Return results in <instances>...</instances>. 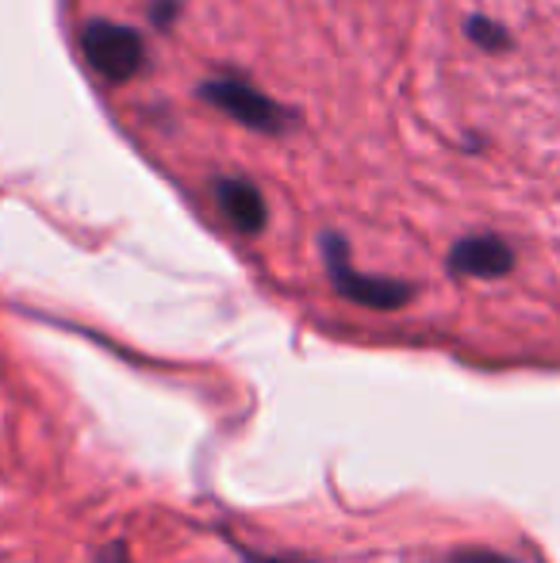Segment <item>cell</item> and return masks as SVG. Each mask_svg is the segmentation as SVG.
I'll return each instance as SVG.
<instances>
[{"label":"cell","instance_id":"obj_1","mask_svg":"<svg viewBox=\"0 0 560 563\" xmlns=\"http://www.w3.org/2000/svg\"><path fill=\"white\" fill-rule=\"evenodd\" d=\"M319 253H322V265H327L330 288H334V296L345 299V303H358V307H365V311H404V307L419 296V288H415L411 280L373 276V273L353 268L350 242H345V234H338V230H322Z\"/></svg>","mask_w":560,"mask_h":563},{"label":"cell","instance_id":"obj_2","mask_svg":"<svg viewBox=\"0 0 560 563\" xmlns=\"http://www.w3.org/2000/svg\"><path fill=\"white\" fill-rule=\"evenodd\" d=\"M196 97L204 100V104H211L216 112H223L227 119H234L239 126H246V131L254 134H270V139H281V134H292L299 126V112L288 104H281V100L265 97L257 85H250L246 77H208V81H200V89H196Z\"/></svg>","mask_w":560,"mask_h":563},{"label":"cell","instance_id":"obj_3","mask_svg":"<svg viewBox=\"0 0 560 563\" xmlns=\"http://www.w3.org/2000/svg\"><path fill=\"white\" fill-rule=\"evenodd\" d=\"M77 46H81V58L89 62L92 74H100L112 85L135 81L150 62L142 31L116 20H89L77 35Z\"/></svg>","mask_w":560,"mask_h":563},{"label":"cell","instance_id":"obj_4","mask_svg":"<svg viewBox=\"0 0 560 563\" xmlns=\"http://www.w3.org/2000/svg\"><path fill=\"white\" fill-rule=\"evenodd\" d=\"M518 265L515 245L507 238L480 230V234H464L449 245L446 253V273L453 280H503Z\"/></svg>","mask_w":560,"mask_h":563},{"label":"cell","instance_id":"obj_5","mask_svg":"<svg viewBox=\"0 0 560 563\" xmlns=\"http://www.w3.org/2000/svg\"><path fill=\"white\" fill-rule=\"evenodd\" d=\"M211 200H216L219 216L242 238H257L270 227V203L250 177H216L211 180Z\"/></svg>","mask_w":560,"mask_h":563},{"label":"cell","instance_id":"obj_6","mask_svg":"<svg viewBox=\"0 0 560 563\" xmlns=\"http://www.w3.org/2000/svg\"><path fill=\"white\" fill-rule=\"evenodd\" d=\"M464 35H469V43L476 46V51H484V54L515 51V35H510L507 23L492 20V15H484V12H476V15H469V20H464Z\"/></svg>","mask_w":560,"mask_h":563},{"label":"cell","instance_id":"obj_7","mask_svg":"<svg viewBox=\"0 0 560 563\" xmlns=\"http://www.w3.org/2000/svg\"><path fill=\"white\" fill-rule=\"evenodd\" d=\"M146 20L154 31H173V23L180 20V0H150Z\"/></svg>","mask_w":560,"mask_h":563},{"label":"cell","instance_id":"obj_8","mask_svg":"<svg viewBox=\"0 0 560 563\" xmlns=\"http://www.w3.org/2000/svg\"><path fill=\"white\" fill-rule=\"evenodd\" d=\"M92 563H135V556H131V544L116 537V541H105L92 552Z\"/></svg>","mask_w":560,"mask_h":563},{"label":"cell","instance_id":"obj_9","mask_svg":"<svg viewBox=\"0 0 560 563\" xmlns=\"http://www.w3.org/2000/svg\"><path fill=\"white\" fill-rule=\"evenodd\" d=\"M227 544H231V549L239 552L242 563H315V560H304V556H265V552H254L250 544L234 541V537H227Z\"/></svg>","mask_w":560,"mask_h":563},{"label":"cell","instance_id":"obj_10","mask_svg":"<svg viewBox=\"0 0 560 563\" xmlns=\"http://www.w3.org/2000/svg\"><path fill=\"white\" fill-rule=\"evenodd\" d=\"M449 563H515V560L503 556V552H492V549H461L449 556Z\"/></svg>","mask_w":560,"mask_h":563}]
</instances>
